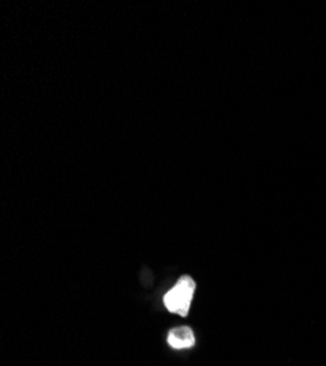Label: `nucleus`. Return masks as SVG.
<instances>
[{"label": "nucleus", "mask_w": 326, "mask_h": 366, "mask_svg": "<svg viewBox=\"0 0 326 366\" xmlns=\"http://www.w3.org/2000/svg\"><path fill=\"white\" fill-rule=\"evenodd\" d=\"M194 289H197V283L193 282L192 277H189V275L180 277L176 286L164 296L165 308L173 314H179L182 316H186L190 309Z\"/></svg>", "instance_id": "f257e3e1"}, {"label": "nucleus", "mask_w": 326, "mask_h": 366, "mask_svg": "<svg viewBox=\"0 0 326 366\" xmlns=\"http://www.w3.org/2000/svg\"><path fill=\"white\" fill-rule=\"evenodd\" d=\"M167 340L173 349H190L194 344V334L189 327H177L168 333Z\"/></svg>", "instance_id": "f03ea898"}]
</instances>
